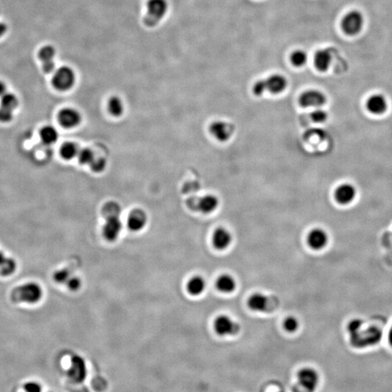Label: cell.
<instances>
[{"instance_id": "1", "label": "cell", "mask_w": 392, "mask_h": 392, "mask_svg": "<svg viewBox=\"0 0 392 392\" xmlns=\"http://www.w3.org/2000/svg\"><path fill=\"white\" fill-rule=\"evenodd\" d=\"M383 336V330L377 325H370L366 328L362 327L355 333L349 335V343L354 349H367L378 345L381 341Z\"/></svg>"}, {"instance_id": "8", "label": "cell", "mask_w": 392, "mask_h": 392, "mask_svg": "<svg viewBox=\"0 0 392 392\" xmlns=\"http://www.w3.org/2000/svg\"><path fill=\"white\" fill-rule=\"evenodd\" d=\"M297 380L299 385L304 389L314 391L317 389L320 383V375L313 367H303L298 372Z\"/></svg>"}, {"instance_id": "44", "label": "cell", "mask_w": 392, "mask_h": 392, "mask_svg": "<svg viewBox=\"0 0 392 392\" xmlns=\"http://www.w3.org/2000/svg\"><path fill=\"white\" fill-rule=\"evenodd\" d=\"M6 258H7V257H6V254L3 252H0V265L6 260Z\"/></svg>"}, {"instance_id": "20", "label": "cell", "mask_w": 392, "mask_h": 392, "mask_svg": "<svg viewBox=\"0 0 392 392\" xmlns=\"http://www.w3.org/2000/svg\"><path fill=\"white\" fill-rule=\"evenodd\" d=\"M366 106L372 114L380 115L386 111L388 103L383 95L376 94L367 99Z\"/></svg>"}, {"instance_id": "5", "label": "cell", "mask_w": 392, "mask_h": 392, "mask_svg": "<svg viewBox=\"0 0 392 392\" xmlns=\"http://www.w3.org/2000/svg\"><path fill=\"white\" fill-rule=\"evenodd\" d=\"M214 329L220 336H235L241 330V327L230 316L221 315L217 316L214 321Z\"/></svg>"}, {"instance_id": "28", "label": "cell", "mask_w": 392, "mask_h": 392, "mask_svg": "<svg viewBox=\"0 0 392 392\" xmlns=\"http://www.w3.org/2000/svg\"><path fill=\"white\" fill-rule=\"evenodd\" d=\"M308 60V56L304 50H298L291 54V61L296 67H302Z\"/></svg>"}, {"instance_id": "15", "label": "cell", "mask_w": 392, "mask_h": 392, "mask_svg": "<svg viewBox=\"0 0 392 392\" xmlns=\"http://www.w3.org/2000/svg\"><path fill=\"white\" fill-rule=\"evenodd\" d=\"M266 92L272 94H280L288 87L287 79L281 74H273L266 79H264Z\"/></svg>"}, {"instance_id": "29", "label": "cell", "mask_w": 392, "mask_h": 392, "mask_svg": "<svg viewBox=\"0 0 392 392\" xmlns=\"http://www.w3.org/2000/svg\"><path fill=\"white\" fill-rule=\"evenodd\" d=\"M19 105L17 97L12 93H6L1 97V106L14 111Z\"/></svg>"}, {"instance_id": "42", "label": "cell", "mask_w": 392, "mask_h": 392, "mask_svg": "<svg viewBox=\"0 0 392 392\" xmlns=\"http://www.w3.org/2000/svg\"><path fill=\"white\" fill-rule=\"evenodd\" d=\"M7 31V27L4 24L0 23V37H3Z\"/></svg>"}, {"instance_id": "3", "label": "cell", "mask_w": 392, "mask_h": 392, "mask_svg": "<svg viewBox=\"0 0 392 392\" xmlns=\"http://www.w3.org/2000/svg\"><path fill=\"white\" fill-rule=\"evenodd\" d=\"M168 10L166 0H148L144 23L148 27H155L166 16Z\"/></svg>"}, {"instance_id": "12", "label": "cell", "mask_w": 392, "mask_h": 392, "mask_svg": "<svg viewBox=\"0 0 392 392\" xmlns=\"http://www.w3.org/2000/svg\"><path fill=\"white\" fill-rule=\"evenodd\" d=\"M328 233L321 228H315L309 232L307 238V244L314 251H321L328 245Z\"/></svg>"}, {"instance_id": "7", "label": "cell", "mask_w": 392, "mask_h": 392, "mask_svg": "<svg viewBox=\"0 0 392 392\" xmlns=\"http://www.w3.org/2000/svg\"><path fill=\"white\" fill-rule=\"evenodd\" d=\"M67 375L71 381L76 384L83 383L87 375V364L84 358L79 355H74L71 357Z\"/></svg>"}, {"instance_id": "34", "label": "cell", "mask_w": 392, "mask_h": 392, "mask_svg": "<svg viewBox=\"0 0 392 392\" xmlns=\"http://www.w3.org/2000/svg\"><path fill=\"white\" fill-rule=\"evenodd\" d=\"M311 119L316 123H323L328 119V115L321 108H317L311 113Z\"/></svg>"}, {"instance_id": "36", "label": "cell", "mask_w": 392, "mask_h": 392, "mask_svg": "<svg viewBox=\"0 0 392 392\" xmlns=\"http://www.w3.org/2000/svg\"><path fill=\"white\" fill-rule=\"evenodd\" d=\"M70 273L67 270H59L53 274V279L57 283L64 284L70 278Z\"/></svg>"}, {"instance_id": "2", "label": "cell", "mask_w": 392, "mask_h": 392, "mask_svg": "<svg viewBox=\"0 0 392 392\" xmlns=\"http://www.w3.org/2000/svg\"><path fill=\"white\" fill-rule=\"evenodd\" d=\"M43 290L38 283L35 282L25 283L15 288L11 294V299L16 303L36 304L41 300Z\"/></svg>"}, {"instance_id": "6", "label": "cell", "mask_w": 392, "mask_h": 392, "mask_svg": "<svg viewBox=\"0 0 392 392\" xmlns=\"http://www.w3.org/2000/svg\"><path fill=\"white\" fill-rule=\"evenodd\" d=\"M364 25V18L358 11L347 13L341 21V28L347 35H356L360 32Z\"/></svg>"}, {"instance_id": "40", "label": "cell", "mask_w": 392, "mask_h": 392, "mask_svg": "<svg viewBox=\"0 0 392 392\" xmlns=\"http://www.w3.org/2000/svg\"><path fill=\"white\" fill-rule=\"evenodd\" d=\"M24 389L28 392H40L42 390V385L35 381L28 382L24 385Z\"/></svg>"}, {"instance_id": "13", "label": "cell", "mask_w": 392, "mask_h": 392, "mask_svg": "<svg viewBox=\"0 0 392 392\" xmlns=\"http://www.w3.org/2000/svg\"><path fill=\"white\" fill-rule=\"evenodd\" d=\"M82 116L80 113L74 108H64L58 113L60 124L66 129L76 127L80 124Z\"/></svg>"}, {"instance_id": "4", "label": "cell", "mask_w": 392, "mask_h": 392, "mask_svg": "<svg viewBox=\"0 0 392 392\" xmlns=\"http://www.w3.org/2000/svg\"><path fill=\"white\" fill-rule=\"evenodd\" d=\"M74 71L69 66H62L55 71L53 77V85L59 91H67L75 83Z\"/></svg>"}, {"instance_id": "27", "label": "cell", "mask_w": 392, "mask_h": 392, "mask_svg": "<svg viewBox=\"0 0 392 392\" xmlns=\"http://www.w3.org/2000/svg\"><path fill=\"white\" fill-rule=\"evenodd\" d=\"M79 153V149L73 142H66L61 147V155L66 160H71L75 158Z\"/></svg>"}, {"instance_id": "33", "label": "cell", "mask_w": 392, "mask_h": 392, "mask_svg": "<svg viewBox=\"0 0 392 392\" xmlns=\"http://www.w3.org/2000/svg\"><path fill=\"white\" fill-rule=\"evenodd\" d=\"M103 212L105 217L119 216L121 210H120V207L117 204L111 202V203L107 204L105 206Z\"/></svg>"}, {"instance_id": "19", "label": "cell", "mask_w": 392, "mask_h": 392, "mask_svg": "<svg viewBox=\"0 0 392 392\" xmlns=\"http://www.w3.org/2000/svg\"><path fill=\"white\" fill-rule=\"evenodd\" d=\"M147 221V215L142 210H135L129 214L127 220V226L130 231L138 232L142 231Z\"/></svg>"}, {"instance_id": "39", "label": "cell", "mask_w": 392, "mask_h": 392, "mask_svg": "<svg viewBox=\"0 0 392 392\" xmlns=\"http://www.w3.org/2000/svg\"><path fill=\"white\" fill-rule=\"evenodd\" d=\"M66 284L71 291H77L82 286V280L78 277H72L69 278Z\"/></svg>"}, {"instance_id": "38", "label": "cell", "mask_w": 392, "mask_h": 392, "mask_svg": "<svg viewBox=\"0 0 392 392\" xmlns=\"http://www.w3.org/2000/svg\"><path fill=\"white\" fill-rule=\"evenodd\" d=\"M13 111L4 107H0V121L3 123L10 122L14 118Z\"/></svg>"}, {"instance_id": "43", "label": "cell", "mask_w": 392, "mask_h": 392, "mask_svg": "<svg viewBox=\"0 0 392 392\" xmlns=\"http://www.w3.org/2000/svg\"><path fill=\"white\" fill-rule=\"evenodd\" d=\"M387 338H388V344H389V346L392 348V325L389 330H388Z\"/></svg>"}, {"instance_id": "32", "label": "cell", "mask_w": 392, "mask_h": 392, "mask_svg": "<svg viewBox=\"0 0 392 392\" xmlns=\"http://www.w3.org/2000/svg\"><path fill=\"white\" fill-rule=\"evenodd\" d=\"M78 158L80 163L84 165H90L92 161L95 159V155L93 152L90 149L84 148L79 151Z\"/></svg>"}, {"instance_id": "35", "label": "cell", "mask_w": 392, "mask_h": 392, "mask_svg": "<svg viewBox=\"0 0 392 392\" xmlns=\"http://www.w3.org/2000/svg\"><path fill=\"white\" fill-rule=\"evenodd\" d=\"M362 327H363V321L359 318H354L348 322L346 330L349 335H351L360 330Z\"/></svg>"}, {"instance_id": "30", "label": "cell", "mask_w": 392, "mask_h": 392, "mask_svg": "<svg viewBox=\"0 0 392 392\" xmlns=\"http://www.w3.org/2000/svg\"><path fill=\"white\" fill-rule=\"evenodd\" d=\"M16 267H17V265H16V261L14 259L7 257L6 260L0 265V273L4 276H9L15 273Z\"/></svg>"}, {"instance_id": "31", "label": "cell", "mask_w": 392, "mask_h": 392, "mask_svg": "<svg viewBox=\"0 0 392 392\" xmlns=\"http://www.w3.org/2000/svg\"><path fill=\"white\" fill-rule=\"evenodd\" d=\"M299 320L296 317L288 316L283 322V328L288 333H295L299 329Z\"/></svg>"}, {"instance_id": "16", "label": "cell", "mask_w": 392, "mask_h": 392, "mask_svg": "<svg viewBox=\"0 0 392 392\" xmlns=\"http://www.w3.org/2000/svg\"><path fill=\"white\" fill-rule=\"evenodd\" d=\"M357 191L352 184L344 183L337 187L335 191V199L338 204L342 205L350 204L356 197Z\"/></svg>"}, {"instance_id": "17", "label": "cell", "mask_w": 392, "mask_h": 392, "mask_svg": "<svg viewBox=\"0 0 392 392\" xmlns=\"http://www.w3.org/2000/svg\"><path fill=\"white\" fill-rule=\"evenodd\" d=\"M247 304L253 312H265L270 308V299L262 293H254L248 299Z\"/></svg>"}, {"instance_id": "22", "label": "cell", "mask_w": 392, "mask_h": 392, "mask_svg": "<svg viewBox=\"0 0 392 392\" xmlns=\"http://www.w3.org/2000/svg\"><path fill=\"white\" fill-rule=\"evenodd\" d=\"M220 201L216 195L208 194L199 199L197 203V209L203 214L212 213L218 208Z\"/></svg>"}, {"instance_id": "23", "label": "cell", "mask_w": 392, "mask_h": 392, "mask_svg": "<svg viewBox=\"0 0 392 392\" xmlns=\"http://www.w3.org/2000/svg\"><path fill=\"white\" fill-rule=\"evenodd\" d=\"M332 62V55L328 50H320L316 52L314 56V64L317 70L326 71Z\"/></svg>"}, {"instance_id": "9", "label": "cell", "mask_w": 392, "mask_h": 392, "mask_svg": "<svg viewBox=\"0 0 392 392\" xmlns=\"http://www.w3.org/2000/svg\"><path fill=\"white\" fill-rule=\"evenodd\" d=\"M325 94L317 90H309L303 92L299 102L304 108H321L326 103Z\"/></svg>"}, {"instance_id": "18", "label": "cell", "mask_w": 392, "mask_h": 392, "mask_svg": "<svg viewBox=\"0 0 392 392\" xmlns=\"http://www.w3.org/2000/svg\"><path fill=\"white\" fill-rule=\"evenodd\" d=\"M39 56L43 63V70L45 72H53L56 67V63H55V58L56 56V49L51 45H47L40 50Z\"/></svg>"}, {"instance_id": "14", "label": "cell", "mask_w": 392, "mask_h": 392, "mask_svg": "<svg viewBox=\"0 0 392 392\" xmlns=\"http://www.w3.org/2000/svg\"><path fill=\"white\" fill-rule=\"evenodd\" d=\"M233 236L231 232L225 228H218L214 232L212 236V244L214 247L219 251H223L231 245Z\"/></svg>"}, {"instance_id": "24", "label": "cell", "mask_w": 392, "mask_h": 392, "mask_svg": "<svg viewBox=\"0 0 392 392\" xmlns=\"http://www.w3.org/2000/svg\"><path fill=\"white\" fill-rule=\"evenodd\" d=\"M206 287H207L206 280L200 275H195L191 278L186 285L187 293L193 296H200L203 294Z\"/></svg>"}, {"instance_id": "26", "label": "cell", "mask_w": 392, "mask_h": 392, "mask_svg": "<svg viewBox=\"0 0 392 392\" xmlns=\"http://www.w3.org/2000/svg\"><path fill=\"white\" fill-rule=\"evenodd\" d=\"M108 109L109 113L114 117H119L124 113V107L121 99L119 97H112L110 98L108 103Z\"/></svg>"}, {"instance_id": "11", "label": "cell", "mask_w": 392, "mask_h": 392, "mask_svg": "<svg viewBox=\"0 0 392 392\" xmlns=\"http://www.w3.org/2000/svg\"><path fill=\"white\" fill-rule=\"evenodd\" d=\"M122 229V223L119 216L105 217V223L103 227V236L106 241L113 242L119 238Z\"/></svg>"}, {"instance_id": "25", "label": "cell", "mask_w": 392, "mask_h": 392, "mask_svg": "<svg viewBox=\"0 0 392 392\" xmlns=\"http://www.w3.org/2000/svg\"><path fill=\"white\" fill-rule=\"evenodd\" d=\"M40 137L44 143L51 145L58 140V132L53 126H46L42 128L40 132Z\"/></svg>"}, {"instance_id": "41", "label": "cell", "mask_w": 392, "mask_h": 392, "mask_svg": "<svg viewBox=\"0 0 392 392\" xmlns=\"http://www.w3.org/2000/svg\"><path fill=\"white\" fill-rule=\"evenodd\" d=\"M6 90H7V87H6V84L3 82H0V97L3 96L5 94L7 93Z\"/></svg>"}, {"instance_id": "10", "label": "cell", "mask_w": 392, "mask_h": 392, "mask_svg": "<svg viewBox=\"0 0 392 392\" xmlns=\"http://www.w3.org/2000/svg\"><path fill=\"white\" fill-rule=\"evenodd\" d=\"M210 134L214 138L220 142H226L229 140L234 132V128L226 121H215L210 126Z\"/></svg>"}, {"instance_id": "37", "label": "cell", "mask_w": 392, "mask_h": 392, "mask_svg": "<svg viewBox=\"0 0 392 392\" xmlns=\"http://www.w3.org/2000/svg\"><path fill=\"white\" fill-rule=\"evenodd\" d=\"M90 166L94 172H101L106 167V161L103 158H95Z\"/></svg>"}, {"instance_id": "21", "label": "cell", "mask_w": 392, "mask_h": 392, "mask_svg": "<svg viewBox=\"0 0 392 392\" xmlns=\"http://www.w3.org/2000/svg\"><path fill=\"white\" fill-rule=\"evenodd\" d=\"M237 287L236 280L230 274H223L217 278L216 288L219 291L225 294L234 292Z\"/></svg>"}]
</instances>
